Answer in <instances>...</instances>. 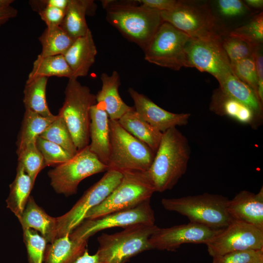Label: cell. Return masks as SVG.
<instances>
[{
    "instance_id": "cell-4",
    "label": "cell",
    "mask_w": 263,
    "mask_h": 263,
    "mask_svg": "<svg viewBox=\"0 0 263 263\" xmlns=\"http://www.w3.org/2000/svg\"><path fill=\"white\" fill-rule=\"evenodd\" d=\"M65 98L58 114L65 121L77 150L90 144V109L96 103V96L76 78H70Z\"/></svg>"
},
{
    "instance_id": "cell-47",
    "label": "cell",
    "mask_w": 263,
    "mask_h": 263,
    "mask_svg": "<svg viewBox=\"0 0 263 263\" xmlns=\"http://www.w3.org/2000/svg\"><path fill=\"white\" fill-rule=\"evenodd\" d=\"M244 1L247 6L255 8L261 9L263 7V0H245Z\"/></svg>"
},
{
    "instance_id": "cell-21",
    "label": "cell",
    "mask_w": 263,
    "mask_h": 263,
    "mask_svg": "<svg viewBox=\"0 0 263 263\" xmlns=\"http://www.w3.org/2000/svg\"><path fill=\"white\" fill-rule=\"evenodd\" d=\"M100 78L102 87L95 95L96 103L104 109L110 120L118 121L126 113L134 109L124 102L119 94L120 77L116 71L110 75L103 73Z\"/></svg>"
},
{
    "instance_id": "cell-35",
    "label": "cell",
    "mask_w": 263,
    "mask_h": 263,
    "mask_svg": "<svg viewBox=\"0 0 263 263\" xmlns=\"http://www.w3.org/2000/svg\"><path fill=\"white\" fill-rule=\"evenodd\" d=\"M36 143L46 166H57L73 156L60 146L40 136L37 138Z\"/></svg>"
},
{
    "instance_id": "cell-45",
    "label": "cell",
    "mask_w": 263,
    "mask_h": 263,
    "mask_svg": "<svg viewBox=\"0 0 263 263\" xmlns=\"http://www.w3.org/2000/svg\"><path fill=\"white\" fill-rule=\"evenodd\" d=\"M18 11L11 6L0 9V25L15 17Z\"/></svg>"
},
{
    "instance_id": "cell-23",
    "label": "cell",
    "mask_w": 263,
    "mask_h": 263,
    "mask_svg": "<svg viewBox=\"0 0 263 263\" xmlns=\"http://www.w3.org/2000/svg\"><path fill=\"white\" fill-rule=\"evenodd\" d=\"M69 234L47 244L44 263H74L84 253L87 248L88 241L72 240Z\"/></svg>"
},
{
    "instance_id": "cell-34",
    "label": "cell",
    "mask_w": 263,
    "mask_h": 263,
    "mask_svg": "<svg viewBox=\"0 0 263 263\" xmlns=\"http://www.w3.org/2000/svg\"><path fill=\"white\" fill-rule=\"evenodd\" d=\"M229 35L239 38L254 48L261 47L263 42V14H256L245 25L231 31Z\"/></svg>"
},
{
    "instance_id": "cell-31",
    "label": "cell",
    "mask_w": 263,
    "mask_h": 263,
    "mask_svg": "<svg viewBox=\"0 0 263 263\" xmlns=\"http://www.w3.org/2000/svg\"><path fill=\"white\" fill-rule=\"evenodd\" d=\"M75 39L60 26H47L39 38L42 56L63 55Z\"/></svg>"
},
{
    "instance_id": "cell-11",
    "label": "cell",
    "mask_w": 263,
    "mask_h": 263,
    "mask_svg": "<svg viewBox=\"0 0 263 263\" xmlns=\"http://www.w3.org/2000/svg\"><path fill=\"white\" fill-rule=\"evenodd\" d=\"M123 173L108 169L63 215L56 217L57 238L70 233L85 219L87 213L103 201L120 183Z\"/></svg>"
},
{
    "instance_id": "cell-15",
    "label": "cell",
    "mask_w": 263,
    "mask_h": 263,
    "mask_svg": "<svg viewBox=\"0 0 263 263\" xmlns=\"http://www.w3.org/2000/svg\"><path fill=\"white\" fill-rule=\"evenodd\" d=\"M221 229L191 222L167 228L158 227L149 242L152 249L175 251L184 244H206Z\"/></svg>"
},
{
    "instance_id": "cell-9",
    "label": "cell",
    "mask_w": 263,
    "mask_h": 263,
    "mask_svg": "<svg viewBox=\"0 0 263 263\" xmlns=\"http://www.w3.org/2000/svg\"><path fill=\"white\" fill-rule=\"evenodd\" d=\"M190 39L187 34L163 21L144 51V59L175 71L190 67L187 53Z\"/></svg>"
},
{
    "instance_id": "cell-49",
    "label": "cell",
    "mask_w": 263,
    "mask_h": 263,
    "mask_svg": "<svg viewBox=\"0 0 263 263\" xmlns=\"http://www.w3.org/2000/svg\"><path fill=\"white\" fill-rule=\"evenodd\" d=\"M250 263H263V253L260 254Z\"/></svg>"
},
{
    "instance_id": "cell-22",
    "label": "cell",
    "mask_w": 263,
    "mask_h": 263,
    "mask_svg": "<svg viewBox=\"0 0 263 263\" xmlns=\"http://www.w3.org/2000/svg\"><path fill=\"white\" fill-rule=\"evenodd\" d=\"M18 219L22 229L31 228L39 232L47 243H52L57 238L56 217L48 215L31 196Z\"/></svg>"
},
{
    "instance_id": "cell-20",
    "label": "cell",
    "mask_w": 263,
    "mask_h": 263,
    "mask_svg": "<svg viewBox=\"0 0 263 263\" xmlns=\"http://www.w3.org/2000/svg\"><path fill=\"white\" fill-rule=\"evenodd\" d=\"M97 53L92 33L89 29L75 40L63 55L73 74L72 78L86 76L95 61Z\"/></svg>"
},
{
    "instance_id": "cell-46",
    "label": "cell",
    "mask_w": 263,
    "mask_h": 263,
    "mask_svg": "<svg viewBox=\"0 0 263 263\" xmlns=\"http://www.w3.org/2000/svg\"><path fill=\"white\" fill-rule=\"evenodd\" d=\"M37 1L41 4L42 6H53L61 9L66 10L68 4L69 0H43Z\"/></svg>"
},
{
    "instance_id": "cell-25",
    "label": "cell",
    "mask_w": 263,
    "mask_h": 263,
    "mask_svg": "<svg viewBox=\"0 0 263 263\" xmlns=\"http://www.w3.org/2000/svg\"><path fill=\"white\" fill-rule=\"evenodd\" d=\"M94 4L91 0H69L60 26L74 39L84 36L90 29L86 16Z\"/></svg>"
},
{
    "instance_id": "cell-41",
    "label": "cell",
    "mask_w": 263,
    "mask_h": 263,
    "mask_svg": "<svg viewBox=\"0 0 263 263\" xmlns=\"http://www.w3.org/2000/svg\"><path fill=\"white\" fill-rule=\"evenodd\" d=\"M65 10L57 7L45 6L38 9V14L47 26H60L64 19Z\"/></svg>"
},
{
    "instance_id": "cell-36",
    "label": "cell",
    "mask_w": 263,
    "mask_h": 263,
    "mask_svg": "<svg viewBox=\"0 0 263 263\" xmlns=\"http://www.w3.org/2000/svg\"><path fill=\"white\" fill-rule=\"evenodd\" d=\"M222 44L230 62L253 56L257 48L239 38L228 34L222 36Z\"/></svg>"
},
{
    "instance_id": "cell-29",
    "label": "cell",
    "mask_w": 263,
    "mask_h": 263,
    "mask_svg": "<svg viewBox=\"0 0 263 263\" xmlns=\"http://www.w3.org/2000/svg\"><path fill=\"white\" fill-rule=\"evenodd\" d=\"M50 76L73 78L72 72L62 55L42 56L38 55L33 63L27 80L40 77Z\"/></svg>"
},
{
    "instance_id": "cell-44",
    "label": "cell",
    "mask_w": 263,
    "mask_h": 263,
    "mask_svg": "<svg viewBox=\"0 0 263 263\" xmlns=\"http://www.w3.org/2000/svg\"><path fill=\"white\" fill-rule=\"evenodd\" d=\"M74 263H104L95 253L94 255L89 254L87 248L84 253L80 256Z\"/></svg>"
},
{
    "instance_id": "cell-48",
    "label": "cell",
    "mask_w": 263,
    "mask_h": 263,
    "mask_svg": "<svg viewBox=\"0 0 263 263\" xmlns=\"http://www.w3.org/2000/svg\"><path fill=\"white\" fill-rule=\"evenodd\" d=\"M13 1L12 0H0V9L11 6Z\"/></svg>"
},
{
    "instance_id": "cell-18",
    "label": "cell",
    "mask_w": 263,
    "mask_h": 263,
    "mask_svg": "<svg viewBox=\"0 0 263 263\" xmlns=\"http://www.w3.org/2000/svg\"><path fill=\"white\" fill-rule=\"evenodd\" d=\"M209 110L217 115L228 117L253 129L257 128L263 121V117L252 109L229 96L220 87L212 93Z\"/></svg>"
},
{
    "instance_id": "cell-14",
    "label": "cell",
    "mask_w": 263,
    "mask_h": 263,
    "mask_svg": "<svg viewBox=\"0 0 263 263\" xmlns=\"http://www.w3.org/2000/svg\"><path fill=\"white\" fill-rule=\"evenodd\" d=\"M222 37L191 38L187 48L190 67L211 74L217 81L232 71L230 61L222 46Z\"/></svg>"
},
{
    "instance_id": "cell-13",
    "label": "cell",
    "mask_w": 263,
    "mask_h": 263,
    "mask_svg": "<svg viewBox=\"0 0 263 263\" xmlns=\"http://www.w3.org/2000/svg\"><path fill=\"white\" fill-rule=\"evenodd\" d=\"M212 257L227 253L263 249V231L244 222L230 219L207 244Z\"/></svg>"
},
{
    "instance_id": "cell-37",
    "label": "cell",
    "mask_w": 263,
    "mask_h": 263,
    "mask_svg": "<svg viewBox=\"0 0 263 263\" xmlns=\"http://www.w3.org/2000/svg\"><path fill=\"white\" fill-rule=\"evenodd\" d=\"M230 63L233 73L251 88L258 98V78L254 55L251 57L230 62Z\"/></svg>"
},
{
    "instance_id": "cell-30",
    "label": "cell",
    "mask_w": 263,
    "mask_h": 263,
    "mask_svg": "<svg viewBox=\"0 0 263 263\" xmlns=\"http://www.w3.org/2000/svg\"><path fill=\"white\" fill-rule=\"evenodd\" d=\"M56 115L45 117L25 110L17 142V152L30 142L36 140L56 118Z\"/></svg>"
},
{
    "instance_id": "cell-17",
    "label": "cell",
    "mask_w": 263,
    "mask_h": 263,
    "mask_svg": "<svg viewBox=\"0 0 263 263\" xmlns=\"http://www.w3.org/2000/svg\"><path fill=\"white\" fill-rule=\"evenodd\" d=\"M227 211L230 219L263 231V187L257 193L246 190L239 192L229 200Z\"/></svg>"
},
{
    "instance_id": "cell-24",
    "label": "cell",
    "mask_w": 263,
    "mask_h": 263,
    "mask_svg": "<svg viewBox=\"0 0 263 263\" xmlns=\"http://www.w3.org/2000/svg\"><path fill=\"white\" fill-rule=\"evenodd\" d=\"M118 122L126 131L156 152L163 133L145 121L134 109L126 113Z\"/></svg>"
},
{
    "instance_id": "cell-16",
    "label": "cell",
    "mask_w": 263,
    "mask_h": 263,
    "mask_svg": "<svg viewBox=\"0 0 263 263\" xmlns=\"http://www.w3.org/2000/svg\"><path fill=\"white\" fill-rule=\"evenodd\" d=\"M128 92L133 101L135 111L145 121L162 133L176 126L188 124L190 113H175L169 112L132 88H129Z\"/></svg>"
},
{
    "instance_id": "cell-6",
    "label": "cell",
    "mask_w": 263,
    "mask_h": 263,
    "mask_svg": "<svg viewBox=\"0 0 263 263\" xmlns=\"http://www.w3.org/2000/svg\"><path fill=\"white\" fill-rule=\"evenodd\" d=\"M122 173L119 185L103 201L87 213L84 220L131 209L150 200L155 190L146 172L129 170Z\"/></svg>"
},
{
    "instance_id": "cell-10",
    "label": "cell",
    "mask_w": 263,
    "mask_h": 263,
    "mask_svg": "<svg viewBox=\"0 0 263 263\" xmlns=\"http://www.w3.org/2000/svg\"><path fill=\"white\" fill-rule=\"evenodd\" d=\"M108 169V166L90 150L88 145L68 161L49 170L48 175L55 192L69 196L77 193L83 180Z\"/></svg>"
},
{
    "instance_id": "cell-5",
    "label": "cell",
    "mask_w": 263,
    "mask_h": 263,
    "mask_svg": "<svg viewBox=\"0 0 263 263\" xmlns=\"http://www.w3.org/2000/svg\"><path fill=\"white\" fill-rule=\"evenodd\" d=\"M158 227L155 224H139L113 234L103 233L97 238L96 253L104 263H126L141 252L152 249L149 239Z\"/></svg>"
},
{
    "instance_id": "cell-2",
    "label": "cell",
    "mask_w": 263,
    "mask_h": 263,
    "mask_svg": "<svg viewBox=\"0 0 263 263\" xmlns=\"http://www.w3.org/2000/svg\"><path fill=\"white\" fill-rule=\"evenodd\" d=\"M102 1L107 21L144 51L163 22L160 12L138 5L136 0Z\"/></svg>"
},
{
    "instance_id": "cell-40",
    "label": "cell",
    "mask_w": 263,
    "mask_h": 263,
    "mask_svg": "<svg viewBox=\"0 0 263 263\" xmlns=\"http://www.w3.org/2000/svg\"><path fill=\"white\" fill-rule=\"evenodd\" d=\"M217 7L222 15L228 17L244 15L249 10L248 6L240 0H219Z\"/></svg>"
},
{
    "instance_id": "cell-28",
    "label": "cell",
    "mask_w": 263,
    "mask_h": 263,
    "mask_svg": "<svg viewBox=\"0 0 263 263\" xmlns=\"http://www.w3.org/2000/svg\"><path fill=\"white\" fill-rule=\"evenodd\" d=\"M48 78L40 77L26 82L23 102L25 110L45 117L54 115L50 112L46 97Z\"/></svg>"
},
{
    "instance_id": "cell-39",
    "label": "cell",
    "mask_w": 263,
    "mask_h": 263,
    "mask_svg": "<svg viewBox=\"0 0 263 263\" xmlns=\"http://www.w3.org/2000/svg\"><path fill=\"white\" fill-rule=\"evenodd\" d=\"M262 253L263 249L229 252L213 257L212 263H250Z\"/></svg>"
},
{
    "instance_id": "cell-38",
    "label": "cell",
    "mask_w": 263,
    "mask_h": 263,
    "mask_svg": "<svg viewBox=\"0 0 263 263\" xmlns=\"http://www.w3.org/2000/svg\"><path fill=\"white\" fill-rule=\"evenodd\" d=\"M22 230L28 263H43L47 243L46 241L38 232L33 229Z\"/></svg>"
},
{
    "instance_id": "cell-42",
    "label": "cell",
    "mask_w": 263,
    "mask_h": 263,
    "mask_svg": "<svg viewBox=\"0 0 263 263\" xmlns=\"http://www.w3.org/2000/svg\"><path fill=\"white\" fill-rule=\"evenodd\" d=\"M141 5L160 12L170 11L177 6L178 0H137Z\"/></svg>"
},
{
    "instance_id": "cell-1",
    "label": "cell",
    "mask_w": 263,
    "mask_h": 263,
    "mask_svg": "<svg viewBox=\"0 0 263 263\" xmlns=\"http://www.w3.org/2000/svg\"><path fill=\"white\" fill-rule=\"evenodd\" d=\"M187 138L176 127L162 133L153 162L146 171L155 190L172 189L185 174L190 158Z\"/></svg>"
},
{
    "instance_id": "cell-7",
    "label": "cell",
    "mask_w": 263,
    "mask_h": 263,
    "mask_svg": "<svg viewBox=\"0 0 263 263\" xmlns=\"http://www.w3.org/2000/svg\"><path fill=\"white\" fill-rule=\"evenodd\" d=\"M110 128L111 151L108 169L121 172L147 171L155 152L123 128L118 121L110 119Z\"/></svg>"
},
{
    "instance_id": "cell-12",
    "label": "cell",
    "mask_w": 263,
    "mask_h": 263,
    "mask_svg": "<svg viewBox=\"0 0 263 263\" xmlns=\"http://www.w3.org/2000/svg\"><path fill=\"white\" fill-rule=\"evenodd\" d=\"M150 200L145 201L133 208L111 213L103 216L83 221L69 234L76 241H88L97 232L112 227L126 228L139 224H155L154 211Z\"/></svg>"
},
{
    "instance_id": "cell-3",
    "label": "cell",
    "mask_w": 263,
    "mask_h": 263,
    "mask_svg": "<svg viewBox=\"0 0 263 263\" xmlns=\"http://www.w3.org/2000/svg\"><path fill=\"white\" fill-rule=\"evenodd\" d=\"M228 198L222 195L204 193L180 198H163V207L187 217L189 222L214 228L225 227L230 221Z\"/></svg>"
},
{
    "instance_id": "cell-33",
    "label": "cell",
    "mask_w": 263,
    "mask_h": 263,
    "mask_svg": "<svg viewBox=\"0 0 263 263\" xmlns=\"http://www.w3.org/2000/svg\"><path fill=\"white\" fill-rule=\"evenodd\" d=\"M36 140L30 142L17 152L18 163L22 166L34 185L39 172L46 167Z\"/></svg>"
},
{
    "instance_id": "cell-19",
    "label": "cell",
    "mask_w": 263,
    "mask_h": 263,
    "mask_svg": "<svg viewBox=\"0 0 263 263\" xmlns=\"http://www.w3.org/2000/svg\"><path fill=\"white\" fill-rule=\"evenodd\" d=\"M90 150L103 164L108 165L111 151L110 118L97 103L90 109Z\"/></svg>"
},
{
    "instance_id": "cell-27",
    "label": "cell",
    "mask_w": 263,
    "mask_h": 263,
    "mask_svg": "<svg viewBox=\"0 0 263 263\" xmlns=\"http://www.w3.org/2000/svg\"><path fill=\"white\" fill-rule=\"evenodd\" d=\"M34 184L21 165L18 164L15 178L10 185L7 207L19 218L25 207Z\"/></svg>"
},
{
    "instance_id": "cell-32",
    "label": "cell",
    "mask_w": 263,
    "mask_h": 263,
    "mask_svg": "<svg viewBox=\"0 0 263 263\" xmlns=\"http://www.w3.org/2000/svg\"><path fill=\"white\" fill-rule=\"evenodd\" d=\"M39 136L60 146L73 156L78 151L65 121L58 115Z\"/></svg>"
},
{
    "instance_id": "cell-8",
    "label": "cell",
    "mask_w": 263,
    "mask_h": 263,
    "mask_svg": "<svg viewBox=\"0 0 263 263\" xmlns=\"http://www.w3.org/2000/svg\"><path fill=\"white\" fill-rule=\"evenodd\" d=\"M160 13L163 21L170 24L192 38H216L225 35L207 4L178 0L172 10Z\"/></svg>"
},
{
    "instance_id": "cell-26",
    "label": "cell",
    "mask_w": 263,
    "mask_h": 263,
    "mask_svg": "<svg viewBox=\"0 0 263 263\" xmlns=\"http://www.w3.org/2000/svg\"><path fill=\"white\" fill-rule=\"evenodd\" d=\"M220 88L229 96L252 109L263 117V104L254 91L231 71L218 81Z\"/></svg>"
},
{
    "instance_id": "cell-43",
    "label": "cell",
    "mask_w": 263,
    "mask_h": 263,
    "mask_svg": "<svg viewBox=\"0 0 263 263\" xmlns=\"http://www.w3.org/2000/svg\"><path fill=\"white\" fill-rule=\"evenodd\" d=\"M254 57L258 78V96L261 103L263 104V56L261 47L257 48Z\"/></svg>"
}]
</instances>
